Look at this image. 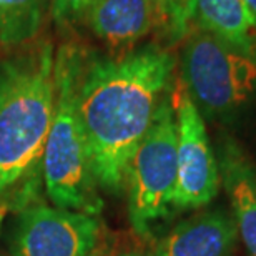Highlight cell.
Instances as JSON below:
<instances>
[{
  "instance_id": "6da1fadb",
  "label": "cell",
  "mask_w": 256,
  "mask_h": 256,
  "mask_svg": "<svg viewBox=\"0 0 256 256\" xmlns=\"http://www.w3.org/2000/svg\"><path fill=\"white\" fill-rule=\"evenodd\" d=\"M173 70L175 57L155 44L108 58L86 52L76 108L100 188L124 190L126 165L170 92Z\"/></svg>"
},
{
  "instance_id": "7a4b0ae2",
  "label": "cell",
  "mask_w": 256,
  "mask_h": 256,
  "mask_svg": "<svg viewBox=\"0 0 256 256\" xmlns=\"http://www.w3.org/2000/svg\"><path fill=\"white\" fill-rule=\"evenodd\" d=\"M55 95L52 42H32L0 58V196L42 173Z\"/></svg>"
},
{
  "instance_id": "3957f363",
  "label": "cell",
  "mask_w": 256,
  "mask_h": 256,
  "mask_svg": "<svg viewBox=\"0 0 256 256\" xmlns=\"http://www.w3.org/2000/svg\"><path fill=\"white\" fill-rule=\"evenodd\" d=\"M86 50L64 44L55 52V114L42 156L45 192L58 208L98 216L104 200L92 172L76 96Z\"/></svg>"
},
{
  "instance_id": "277c9868",
  "label": "cell",
  "mask_w": 256,
  "mask_h": 256,
  "mask_svg": "<svg viewBox=\"0 0 256 256\" xmlns=\"http://www.w3.org/2000/svg\"><path fill=\"white\" fill-rule=\"evenodd\" d=\"M182 50V78L198 112L218 116L240 108L256 90V55L193 30Z\"/></svg>"
},
{
  "instance_id": "5b68a950",
  "label": "cell",
  "mask_w": 256,
  "mask_h": 256,
  "mask_svg": "<svg viewBox=\"0 0 256 256\" xmlns=\"http://www.w3.org/2000/svg\"><path fill=\"white\" fill-rule=\"evenodd\" d=\"M176 170V116L168 92L125 170L128 216L142 236L173 208Z\"/></svg>"
},
{
  "instance_id": "8992f818",
  "label": "cell",
  "mask_w": 256,
  "mask_h": 256,
  "mask_svg": "<svg viewBox=\"0 0 256 256\" xmlns=\"http://www.w3.org/2000/svg\"><path fill=\"white\" fill-rule=\"evenodd\" d=\"M176 186L172 206L198 210L212 203L220 188V168L208 140L203 115L185 88L176 92Z\"/></svg>"
},
{
  "instance_id": "52a82bcc",
  "label": "cell",
  "mask_w": 256,
  "mask_h": 256,
  "mask_svg": "<svg viewBox=\"0 0 256 256\" xmlns=\"http://www.w3.org/2000/svg\"><path fill=\"white\" fill-rule=\"evenodd\" d=\"M98 228L94 214L32 204L18 214L14 252L15 256H92Z\"/></svg>"
},
{
  "instance_id": "ba28073f",
  "label": "cell",
  "mask_w": 256,
  "mask_h": 256,
  "mask_svg": "<svg viewBox=\"0 0 256 256\" xmlns=\"http://www.w3.org/2000/svg\"><path fill=\"white\" fill-rule=\"evenodd\" d=\"M84 24L115 57L132 52L142 38L160 28L152 0H92Z\"/></svg>"
},
{
  "instance_id": "9c48e42d",
  "label": "cell",
  "mask_w": 256,
  "mask_h": 256,
  "mask_svg": "<svg viewBox=\"0 0 256 256\" xmlns=\"http://www.w3.org/2000/svg\"><path fill=\"white\" fill-rule=\"evenodd\" d=\"M236 238L233 214L216 208L178 223L158 240L152 256H232Z\"/></svg>"
},
{
  "instance_id": "30bf717a",
  "label": "cell",
  "mask_w": 256,
  "mask_h": 256,
  "mask_svg": "<svg viewBox=\"0 0 256 256\" xmlns=\"http://www.w3.org/2000/svg\"><path fill=\"white\" fill-rule=\"evenodd\" d=\"M222 178L232 203L238 234L256 256V173L236 146L226 145L222 158Z\"/></svg>"
},
{
  "instance_id": "8fae6325",
  "label": "cell",
  "mask_w": 256,
  "mask_h": 256,
  "mask_svg": "<svg viewBox=\"0 0 256 256\" xmlns=\"http://www.w3.org/2000/svg\"><path fill=\"white\" fill-rule=\"evenodd\" d=\"M192 22L224 44L256 55V22L244 0H193Z\"/></svg>"
},
{
  "instance_id": "7c38bea8",
  "label": "cell",
  "mask_w": 256,
  "mask_h": 256,
  "mask_svg": "<svg viewBox=\"0 0 256 256\" xmlns=\"http://www.w3.org/2000/svg\"><path fill=\"white\" fill-rule=\"evenodd\" d=\"M50 0H0V47L17 50L35 42Z\"/></svg>"
},
{
  "instance_id": "4fadbf2b",
  "label": "cell",
  "mask_w": 256,
  "mask_h": 256,
  "mask_svg": "<svg viewBox=\"0 0 256 256\" xmlns=\"http://www.w3.org/2000/svg\"><path fill=\"white\" fill-rule=\"evenodd\" d=\"M160 18V32L170 44L183 40L190 32L193 0H152Z\"/></svg>"
},
{
  "instance_id": "5bb4252c",
  "label": "cell",
  "mask_w": 256,
  "mask_h": 256,
  "mask_svg": "<svg viewBox=\"0 0 256 256\" xmlns=\"http://www.w3.org/2000/svg\"><path fill=\"white\" fill-rule=\"evenodd\" d=\"M92 4V0H50L48 14L60 28H70L84 17Z\"/></svg>"
},
{
  "instance_id": "9a60e30c",
  "label": "cell",
  "mask_w": 256,
  "mask_h": 256,
  "mask_svg": "<svg viewBox=\"0 0 256 256\" xmlns=\"http://www.w3.org/2000/svg\"><path fill=\"white\" fill-rule=\"evenodd\" d=\"M244 4H246V7L250 8V12H252L254 22H256V0H244Z\"/></svg>"
},
{
  "instance_id": "2e32d148",
  "label": "cell",
  "mask_w": 256,
  "mask_h": 256,
  "mask_svg": "<svg viewBox=\"0 0 256 256\" xmlns=\"http://www.w3.org/2000/svg\"><path fill=\"white\" fill-rule=\"evenodd\" d=\"M7 203L5 202H0V226H2V222H4V218H5V214H7Z\"/></svg>"
},
{
  "instance_id": "e0dca14e",
  "label": "cell",
  "mask_w": 256,
  "mask_h": 256,
  "mask_svg": "<svg viewBox=\"0 0 256 256\" xmlns=\"http://www.w3.org/2000/svg\"><path fill=\"white\" fill-rule=\"evenodd\" d=\"M112 256H148V254H143V253H138V252H122V253H116V254H112Z\"/></svg>"
}]
</instances>
